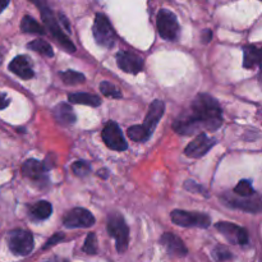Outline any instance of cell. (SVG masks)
Listing matches in <instances>:
<instances>
[{"label":"cell","instance_id":"6da1fadb","mask_svg":"<svg viewBox=\"0 0 262 262\" xmlns=\"http://www.w3.org/2000/svg\"><path fill=\"white\" fill-rule=\"evenodd\" d=\"M223 123L220 105L210 95L200 94L191 107L182 113L173 123V129L179 135L189 136L201 129L216 130Z\"/></svg>","mask_w":262,"mask_h":262},{"label":"cell","instance_id":"7a4b0ae2","mask_svg":"<svg viewBox=\"0 0 262 262\" xmlns=\"http://www.w3.org/2000/svg\"><path fill=\"white\" fill-rule=\"evenodd\" d=\"M107 232L117 243L118 252H124L129 243V228L120 214H112L107 219Z\"/></svg>","mask_w":262,"mask_h":262},{"label":"cell","instance_id":"3957f363","mask_svg":"<svg viewBox=\"0 0 262 262\" xmlns=\"http://www.w3.org/2000/svg\"><path fill=\"white\" fill-rule=\"evenodd\" d=\"M40 8H41V17H42V20L43 23H45L48 31H50L51 36H53V37L55 38V40L58 41V42L60 43V45L63 46L68 53H73V51H76V46H74L73 42L69 40L68 36L63 32L61 27L59 26L58 20L55 19V15H54L53 10L49 9L48 7H45V5L42 4L40 5Z\"/></svg>","mask_w":262,"mask_h":262},{"label":"cell","instance_id":"277c9868","mask_svg":"<svg viewBox=\"0 0 262 262\" xmlns=\"http://www.w3.org/2000/svg\"><path fill=\"white\" fill-rule=\"evenodd\" d=\"M92 32H94L95 40H96V42L100 46H104L106 49H110L114 46L115 32L113 30L107 17L105 14H102V13H99L95 17Z\"/></svg>","mask_w":262,"mask_h":262},{"label":"cell","instance_id":"5b68a950","mask_svg":"<svg viewBox=\"0 0 262 262\" xmlns=\"http://www.w3.org/2000/svg\"><path fill=\"white\" fill-rule=\"evenodd\" d=\"M171 220L174 224L184 228H209L211 225V219L209 215L202 212L183 211V210H174L171 212Z\"/></svg>","mask_w":262,"mask_h":262},{"label":"cell","instance_id":"8992f818","mask_svg":"<svg viewBox=\"0 0 262 262\" xmlns=\"http://www.w3.org/2000/svg\"><path fill=\"white\" fill-rule=\"evenodd\" d=\"M8 246L14 255L27 256L33 250V237L28 230H12L8 234Z\"/></svg>","mask_w":262,"mask_h":262},{"label":"cell","instance_id":"52a82bcc","mask_svg":"<svg viewBox=\"0 0 262 262\" xmlns=\"http://www.w3.org/2000/svg\"><path fill=\"white\" fill-rule=\"evenodd\" d=\"M158 30L163 38L174 41L179 36V23L176 14L168 9H161L158 14Z\"/></svg>","mask_w":262,"mask_h":262},{"label":"cell","instance_id":"ba28073f","mask_svg":"<svg viewBox=\"0 0 262 262\" xmlns=\"http://www.w3.org/2000/svg\"><path fill=\"white\" fill-rule=\"evenodd\" d=\"M223 202L227 204V206L233 207V209L242 210L247 212H261L262 211V197L257 193L252 197H239L233 194H224L222 197Z\"/></svg>","mask_w":262,"mask_h":262},{"label":"cell","instance_id":"9c48e42d","mask_svg":"<svg viewBox=\"0 0 262 262\" xmlns=\"http://www.w3.org/2000/svg\"><path fill=\"white\" fill-rule=\"evenodd\" d=\"M102 140L105 145L114 151H125L128 148V143L125 142L122 135L119 125L115 122H107L102 129Z\"/></svg>","mask_w":262,"mask_h":262},{"label":"cell","instance_id":"30bf717a","mask_svg":"<svg viewBox=\"0 0 262 262\" xmlns=\"http://www.w3.org/2000/svg\"><path fill=\"white\" fill-rule=\"evenodd\" d=\"M63 224L67 228H90L95 224V217L89 210L76 207L64 215Z\"/></svg>","mask_w":262,"mask_h":262},{"label":"cell","instance_id":"8fae6325","mask_svg":"<svg viewBox=\"0 0 262 262\" xmlns=\"http://www.w3.org/2000/svg\"><path fill=\"white\" fill-rule=\"evenodd\" d=\"M217 230H219L222 234H224L228 239L232 243L239 246H246L248 243V233L245 228L239 227V225H235L233 223H217L215 225Z\"/></svg>","mask_w":262,"mask_h":262},{"label":"cell","instance_id":"7c38bea8","mask_svg":"<svg viewBox=\"0 0 262 262\" xmlns=\"http://www.w3.org/2000/svg\"><path fill=\"white\" fill-rule=\"evenodd\" d=\"M215 145V140L210 138L206 133H200L184 150V154L188 158H202L210 151V148Z\"/></svg>","mask_w":262,"mask_h":262},{"label":"cell","instance_id":"4fadbf2b","mask_svg":"<svg viewBox=\"0 0 262 262\" xmlns=\"http://www.w3.org/2000/svg\"><path fill=\"white\" fill-rule=\"evenodd\" d=\"M117 64L125 73L138 74L143 68V59L130 51H120L117 55Z\"/></svg>","mask_w":262,"mask_h":262},{"label":"cell","instance_id":"5bb4252c","mask_svg":"<svg viewBox=\"0 0 262 262\" xmlns=\"http://www.w3.org/2000/svg\"><path fill=\"white\" fill-rule=\"evenodd\" d=\"M10 72L18 76L22 79H31L35 76V72L32 68V61L28 56L18 55L10 61L9 64Z\"/></svg>","mask_w":262,"mask_h":262},{"label":"cell","instance_id":"9a60e30c","mask_svg":"<svg viewBox=\"0 0 262 262\" xmlns=\"http://www.w3.org/2000/svg\"><path fill=\"white\" fill-rule=\"evenodd\" d=\"M50 168L51 165H49L48 160L38 161L36 159H30V160H27L23 164L22 173L27 178L33 179V181H40Z\"/></svg>","mask_w":262,"mask_h":262},{"label":"cell","instance_id":"2e32d148","mask_svg":"<svg viewBox=\"0 0 262 262\" xmlns=\"http://www.w3.org/2000/svg\"><path fill=\"white\" fill-rule=\"evenodd\" d=\"M161 245L166 248V251L170 255L178 256V257L186 256L187 252H188L183 241L177 237L176 234H173V233H165V234H163V237H161Z\"/></svg>","mask_w":262,"mask_h":262},{"label":"cell","instance_id":"e0dca14e","mask_svg":"<svg viewBox=\"0 0 262 262\" xmlns=\"http://www.w3.org/2000/svg\"><path fill=\"white\" fill-rule=\"evenodd\" d=\"M164 110H165V104H164L161 100H155V101L150 105V107H148V112L147 114H146L143 127L152 133L154 129L156 128V125H158V123L160 122L161 117H163Z\"/></svg>","mask_w":262,"mask_h":262},{"label":"cell","instance_id":"ac0fdd59","mask_svg":"<svg viewBox=\"0 0 262 262\" xmlns=\"http://www.w3.org/2000/svg\"><path fill=\"white\" fill-rule=\"evenodd\" d=\"M243 67L247 69L260 67L262 69V49L256 46H246L243 49Z\"/></svg>","mask_w":262,"mask_h":262},{"label":"cell","instance_id":"d6986e66","mask_svg":"<svg viewBox=\"0 0 262 262\" xmlns=\"http://www.w3.org/2000/svg\"><path fill=\"white\" fill-rule=\"evenodd\" d=\"M54 118L56 122L61 125H71L76 122V114H74L73 109L71 105L66 104H59L54 107Z\"/></svg>","mask_w":262,"mask_h":262},{"label":"cell","instance_id":"ffe728a7","mask_svg":"<svg viewBox=\"0 0 262 262\" xmlns=\"http://www.w3.org/2000/svg\"><path fill=\"white\" fill-rule=\"evenodd\" d=\"M68 101L72 104H81V105H89V106H100L101 105V100L96 95L87 94V92H76V94L68 95Z\"/></svg>","mask_w":262,"mask_h":262},{"label":"cell","instance_id":"44dd1931","mask_svg":"<svg viewBox=\"0 0 262 262\" xmlns=\"http://www.w3.org/2000/svg\"><path fill=\"white\" fill-rule=\"evenodd\" d=\"M53 212V206L48 201L36 202L35 205L30 206V215L35 220H45L50 217Z\"/></svg>","mask_w":262,"mask_h":262},{"label":"cell","instance_id":"7402d4cb","mask_svg":"<svg viewBox=\"0 0 262 262\" xmlns=\"http://www.w3.org/2000/svg\"><path fill=\"white\" fill-rule=\"evenodd\" d=\"M20 30L26 33H36V35H43L45 33V28L30 15L23 17L22 22H20Z\"/></svg>","mask_w":262,"mask_h":262},{"label":"cell","instance_id":"603a6c76","mask_svg":"<svg viewBox=\"0 0 262 262\" xmlns=\"http://www.w3.org/2000/svg\"><path fill=\"white\" fill-rule=\"evenodd\" d=\"M127 135L135 142H145V141H147L151 137V132L146 129L143 124L129 127L127 130Z\"/></svg>","mask_w":262,"mask_h":262},{"label":"cell","instance_id":"cb8c5ba5","mask_svg":"<svg viewBox=\"0 0 262 262\" xmlns=\"http://www.w3.org/2000/svg\"><path fill=\"white\" fill-rule=\"evenodd\" d=\"M27 48L31 49V50L36 51V53L41 54V55H43V56H49V58L54 56L53 48H51L50 43L46 42L45 40H33V41H31V42L27 45Z\"/></svg>","mask_w":262,"mask_h":262},{"label":"cell","instance_id":"d4e9b609","mask_svg":"<svg viewBox=\"0 0 262 262\" xmlns=\"http://www.w3.org/2000/svg\"><path fill=\"white\" fill-rule=\"evenodd\" d=\"M233 193L235 196H239V197H252L255 196L256 192L253 189L252 184H251V181H247V179H243L239 183L237 184L234 189H233Z\"/></svg>","mask_w":262,"mask_h":262},{"label":"cell","instance_id":"484cf974","mask_svg":"<svg viewBox=\"0 0 262 262\" xmlns=\"http://www.w3.org/2000/svg\"><path fill=\"white\" fill-rule=\"evenodd\" d=\"M61 79L66 84H78V83H83L84 82V76L79 72L76 71H66L63 73H60Z\"/></svg>","mask_w":262,"mask_h":262},{"label":"cell","instance_id":"4316f807","mask_svg":"<svg viewBox=\"0 0 262 262\" xmlns=\"http://www.w3.org/2000/svg\"><path fill=\"white\" fill-rule=\"evenodd\" d=\"M100 91H101L102 95L106 97H113V99H120V97H122V92H120L114 84H112L110 82L106 81L101 82V84H100Z\"/></svg>","mask_w":262,"mask_h":262},{"label":"cell","instance_id":"83f0119b","mask_svg":"<svg viewBox=\"0 0 262 262\" xmlns=\"http://www.w3.org/2000/svg\"><path fill=\"white\" fill-rule=\"evenodd\" d=\"M82 251H83L84 253H89V255H95V253H97V239L96 235H95L94 233H90V234L87 235Z\"/></svg>","mask_w":262,"mask_h":262},{"label":"cell","instance_id":"f1b7e54d","mask_svg":"<svg viewBox=\"0 0 262 262\" xmlns=\"http://www.w3.org/2000/svg\"><path fill=\"white\" fill-rule=\"evenodd\" d=\"M212 257L215 258L217 262H224L230 260L233 257V255L230 253V251L228 248H225L224 246H217L212 251Z\"/></svg>","mask_w":262,"mask_h":262},{"label":"cell","instance_id":"f546056e","mask_svg":"<svg viewBox=\"0 0 262 262\" xmlns=\"http://www.w3.org/2000/svg\"><path fill=\"white\" fill-rule=\"evenodd\" d=\"M72 170H73V173L76 174V176L86 177L89 176L90 171H91V166H90V164L87 163V161H76V163L72 165Z\"/></svg>","mask_w":262,"mask_h":262},{"label":"cell","instance_id":"4dcf8cb0","mask_svg":"<svg viewBox=\"0 0 262 262\" xmlns=\"http://www.w3.org/2000/svg\"><path fill=\"white\" fill-rule=\"evenodd\" d=\"M63 239H64V234H61V233H56V234L53 235V238H51V239H49L48 242L45 243V246H43V250H46V248H49V247H53L55 243L60 242V241H63Z\"/></svg>","mask_w":262,"mask_h":262},{"label":"cell","instance_id":"1f68e13d","mask_svg":"<svg viewBox=\"0 0 262 262\" xmlns=\"http://www.w3.org/2000/svg\"><path fill=\"white\" fill-rule=\"evenodd\" d=\"M186 188L192 192H201V193H206L205 188H202V187L200 186L199 183H196V182H191V181L186 182Z\"/></svg>","mask_w":262,"mask_h":262},{"label":"cell","instance_id":"d6a6232c","mask_svg":"<svg viewBox=\"0 0 262 262\" xmlns=\"http://www.w3.org/2000/svg\"><path fill=\"white\" fill-rule=\"evenodd\" d=\"M9 102L10 99L8 97V95L4 94V92H0V110L5 109L9 105Z\"/></svg>","mask_w":262,"mask_h":262},{"label":"cell","instance_id":"836d02e7","mask_svg":"<svg viewBox=\"0 0 262 262\" xmlns=\"http://www.w3.org/2000/svg\"><path fill=\"white\" fill-rule=\"evenodd\" d=\"M211 37H212V32L210 30H205L204 32H202V42L205 43L210 42Z\"/></svg>","mask_w":262,"mask_h":262},{"label":"cell","instance_id":"e575fe53","mask_svg":"<svg viewBox=\"0 0 262 262\" xmlns=\"http://www.w3.org/2000/svg\"><path fill=\"white\" fill-rule=\"evenodd\" d=\"M8 5H9V2H7V0H0V13H2Z\"/></svg>","mask_w":262,"mask_h":262},{"label":"cell","instance_id":"d590c367","mask_svg":"<svg viewBox=\"0 0 262 262\" xmlns=\"http://www.w3.org/2000/svg\"><path fill=\"white\" fill-rule=\"evenodd\" d=\"M45 262H68V261H67V260H64V258L54 257V258H51V260H49V261H45Z\"/></svg>","mask_w":262,"mask_h":262},{"label":"cell","instance_id":"8d00e7d4","mask_svg":"<svg viewBox=\"0 0 262 262\" xmlns=\"http://www.w3.org/2000/svg\"><path fill=\"white\" fill-rule=\"evenodd\" d=\"M106 173H107V170H100L97 174H99V177H102V178H107Z\"/></svg>","mask_w":262,"mask_h":262},{"label":"cell","instance_id":"74e56055","mask_svg":"<svg viewBox=\"0 0 262 262\" xmlns=\"http://www.w3.org/2000/svg\"><path fill=\"white\" fill-rule=\"evenodd\" d=\"M3 59H4V51H3V49L0 48V64L3 63Z\"/></svg>","mask_w":262,"mask_h":262}]
</instances>
